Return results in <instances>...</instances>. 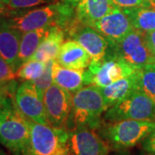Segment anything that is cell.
I'll use <instances>...</instances> for the list:
<instances>
[{"label":"cell","mask_w":155,"mask_h":155,"mask_svg":"<svg viewBox=\"0 0 155 155\" xmlns=\"http://www.w3.org/2000/svg\"><path fill=\"white\" fill-rule=\"evenodd\" d=\"M72 16V6L65 3H54L28 11H13L10 16L3 17V20L8 27L27 32L52 26L64 27Z\"/></svg>","instance_id":"1"},{"label":"cell","mask_w":155,"mask_h":155,"mask_svg":"<svg viewBox=\"0 0 155 155\" xmlns=\"http://www.w3.org/2000/svg\"><path fill=\"white\" fill-rule=\"evenodd\" d=\"M108 110L100 87L90 84L80 89L72 96V108L67 124L73 128L87 127L99 128L101 116Z\"/></svg>","instance_id":"2"},{"label":"cell","mask_w":155,"mask_h":155,"mask_svg":"<svg viewBox=\"0 0 155 155\" xmlns=\"http://www.w3.org/2000/svg\"><path fill=\"white\" fill-rule=\"evenodd\" d=\"M29 134V121L18 110L13 98L0 111V143L14 154L23 155Z\"/></svg>","instance_id":"3"},{"label":"cell","mask_w":155,"mask_h":155,"mask_svg":"<svg viewBox=\"0 0 155 155\" xmlns=\"http://www.w3.org/2000/svg\"><path fill=\"white\" fill-rule=\"evenodd\" d=\"M99 134L110 147L116 150H124L133 147L153 129L155 122L120 120L102 122Z\"/></svg>","instance_id":"4"},{"label":"cell","mask_w":155,"mask_h":155,"mask_svg":"<svg viewBox=\"0 0 155 155\" xmlns=\"http://www.w3.org/2000/svg\"><path fill=\"white\" fill-rule=\"evenodd\" d=\"M30 134L23 155H70L69 131L29 121Z\"/></svg>","instance_id":"5"},{"label":"cell","mask_w":155,"mask_h":155,"mask_svg":"<svg viewBox=\"0 0 155 155\" xmlns=\"http://www.w3.org/2000/svg\"><path fill=\"white\" fill-rule=\"evenodd\" d=\"M137 70L116 55L110 46L103 60L91 62L85 69V84L104 87L121 78L133 75Z\"/></svg>","instance_id":"6"},{"label":"cell","mask_w":155,"mask_h":155,"mask_svg":"<svg viewBox=\"0 0 155 155\" xmlns=\"http://www.w3.org/2000/svg\"><path fill=\"white\" fill-rule=\"evenodd\" d=\"M104 120H137L155 122V102L143 91L136 90L122 102L111 106L105 112Z\"/></svg>","instance_id":"7"},{"label":"cell","mask_w":155,"mask_h":155,"mask_svg":"<svg viewBox=\"0 0 155 155\" xmlns=\"http://www.w3.org/2000/svg\"><path fill=\"white\" fill-rule=\"evenodd\" d=\"M110 48L135 69L155 67V55L149 48L145 32L134 28L116 43H110Z\"/></svg>","instance_id":"8"},{"label":"cell","mask_w":155,"mask_h":155,"mask_svg":"<svg viewBox=\"0 0 155 155\" xmlns=\"http://www.w3.org/2000/svg\"><path fill=\"white\" fill-rule=\"evenodd\" d=\"M72 93L53 83L43 96L45 110L51 126L66 128L72 108Z\"/></svg>","instance_id":"9"},{"label":"cell","mask_w":155,"mask_h":155,"mask_svg":"<svg viewBox=\"0 0 155 155\" xmlns=\"http://www.w3.org/2000/svg\"><path fill=\"white\" fill-rule=\"evenodd\" d=\"M15 103L18 110L28 121L49 124L43 99L40 97L33 81H24L16 90Z\"/></svg>","instance_id":"10"},{"label":"cell","mask_w":155,"mask_h":155,"mask_svg":"<svg viewBox=\"0 0 155 155\" xmlns=\"http://www.w3.org/2000/svg\"><path fill=\"white\" fill-rule=\"evenodd\" d=\"M110 150V145L95 129L78 127L69 130L70 155H108Z\"/></svg>","instance_id":"11"},{"label":"cell","mask_w":155,"mask_h":155,"mask_svg":"<svg viewBox=\"0 0 155 155\" xmlns=\"http://www.w3.org/2000/svg\"><path fill=\"white\" fill-rule=\"evenodd\" d=\"M90 27L97 30L110 43L120 41L134 28L127 12L118 7Z\"/></svg>","instance_id":"12"},{"label":"cell","mask_w":155,"mask_h":155,"mask_svg":"<svg viewBox=\"0 0 155 155\" xmlns=\"http://www.w3.org/2000/svg\"><path fill=\"white\" fill-rule=\"evenodd\" d=\"M72 37L83 47L91 56L92 61L97 62L103 60L107 54L110 42L97 30L90 26L77 27L72 29Z\"/></svg>","instance_id":"13"},{"label":"cell","mask_w":155,"mask_h":155,"mask_svg":"<svg viewBox=\"0 0 155 155\" xmlns=\"http://www.w3.org/2000/svg\"><path fill=\"white\" fill-rule=\"evenodd\" d=\"M54 61L62 67L72 69H86L91 63V58L81 45L73 39L63 42Z\"/></svg>","instance_id":"14"},{"label":"cell","mask_w":155,"mask_h":155,"mask_svg":"<svg viewBox=\"0 0 155 155\" xmlns=\"http://www.w3.org/2000/svg\"><path fill=\"white\" fill-rule=\"evenodd\" d=\"M75 8L78 21L84 26H92L116 6L113 0H79Z\"/></svg>","instance_id":"15"},{"label":"cell","mask_w":155,"mask_h":155,"mask_svg":"<svg viewBox=\"0 0 155 155\" xmlns=\"http://www.w3.org/2000/svg\"><path fill=\"white\" fill-rule=\"evenodd\" d=\"M3 17H0V57L7 61L16 72L19 67L18 53L22 32L8 27Z\"/></svg>","instance_id":"16"},{"label":"cell","mask_w":155,"mask_h":155,"mask_svg":"<svg viewBox=\"0 0 155 155\" xmlns=\"http://www.w3.org/2000/svg\"><path fill=\"white\" fill-rule=\"evenodd\" d=\"M85 69H72L59 65L55 61L53 68L54 83L72 95L85 84Z\"/></svg>","instance_id":"17"},{"label":"cell","mask_w":155,"mask_h":155,"mask_svg":"<svg viewBox=\"0 0 155 155\" xmlns=\"http://www.w3.org/2000/svg\"><path fill=\"white\" fill-rule=\"evenodd\" d=\"M136 73V72H135ZM135 73L123 78L104 87H100L108 109L122 102L138 89Z\"/></svg>","instance_id":"18"},{"label":"cell","mask_w":155,"mask_h":155,"mask_svg":"<svg viewBox=\"0 0 155 155\" xmlns=\"http://www.w3.org/2000/svg\"><path fill=\"white\" fill-rule=\"evenodd\" d=\"M54 26L38 28L27 32H22L19 44L18 66L30 60L37 50L39 46L48 35Z\"/></svg>","instance_id":"19"},{"label":"cell","mask_w":155,"mask_h":155,"mask_svg":"<svg viewBox=\"0 0 155 155\" xmlns=\"http://www.w3.org/2000/svg\"><path fill=\"white\" fill-rule=\"evenodd\" d=\"M63 27L54 26L50 34L39 46L30 60L47 62L49 60H55L64 42Z\"/></svg>","instance_id":"20"},{"label":"cell","mask_w":155,"mask_h":155,"mask_svg":"<svg viewBox=\"0 0 155 155\" xmlns=\"http://www.w3.org/2000/svg\"><path fill=\"white\" fill-rule=\"evenodd\" d=\"M124 11L127 13L134 28L142 32L155 30V6H144Z\"/></svg>","instance_id":"21"},{"label":"cell","mask_w":155,"mask_h":155,"mask_svg":"<svg viewBox=\"0 0 155 155\" xmlns=\"http://www.w3.org/2000/svg\"><path fill=\"white\" fill-rule=\"evenodd\" d=\"M138 89L155 102V67L138 69L135 73Z\"/></svg>","instance_id":"22"},{"label":"cell","mask_w":155,"mask_h":155,"mask_svg":"<svg viewBox=\"0 0 155 155\" xmlns=\"http://www.w3.org/2000/svg\"><path fill=\"white\" fill-rule=\"evenodd\" d=\"M46 67V62L28 60L22 63L16 71V76L24 81H33L41 77Z\"/></svg>","instance_id":"23"},{"label":"cell","mask_w":155,"mask_h":155,"mask_svg":"<svg viewBox=\"0 0 155 155\" xmlns=\"http://www.w3.org/2000/svg\"><path fill=\"white\" fill-rule=\"evenodd\" d=\"M54 63V60H49L48 61H47L43 73L41 75V77L33 80V83L37 89L39 95L42 99L45 91L54 83V78H53Z\"/></svg>","instance_id":"24"},{"label":"cell","mask_w":155,"mask_h":155,"mask_svg":"<svg viewBox=\"0 0 155 155\" xmlns=\"http://www.w3.org/2000/svg\"><path fill=\"white\" fill-rule=\"evenodd\" d=\"M56 0H11L9 8L12 11L26 10L34 7L55 3Z\"/></svg>","instance_id":"25"},{"label":"cell","mask_w":155,"mask_h":155,"mask_svg":"<svg viewBox=\"0 0 155 155\" xmlns=\"http://www.w3.org/2000/svg\"><path fill=\"white\" fill-rule=\"evenodd\" d=\"M17 78L16 72L11 66L0 57V84H5L11 82Z\"/></svg>","instance_id":"26"},{"label":"cell","mask_w":155,"mask_h":155,"mask_svg":"<svg viewBox=\"0 0 155 155\" xmlns=\"http://www.w3.org/2000/svg\"><path fill=\"white\" fill-rule=\"evenodd\" d=\"M116 7L122 10H130L144 6H153L151 0H113Z\"/></svg>","instance_id":"27"},{"label":"cell","mask_w":155,"mask_h":155,"mask_svg":"<svg viewBox=\"0 0 155 155\" xmlns=\"http://www.w3.org/2000/svg\"><path fill=\"white\" fill-rule=\"evenodd\" d=\"M142 148L147 153L155 154V129L150 132L142 140Z\"/></svg>","instance_id":"28"},{"label":"cell","mask_w":155,"mask_h":155,"mask_svg":"<svg viewBox=\"0 0 155 155\" xmlns=\"http://www.w3.org/2000/svg\"><path fill=\"white\" fill-rule=\"evenodd\" d=\"M145 37L151 51L155 55V30L145 32Z\"/></svg>","instance_id":"29"},{"label":"cell","mask_w":155,"mask_h":155,"mask_svg":"<svg viewBox=\"0 0 155 155\" xmlns=\"http://www.w3.org/2000/svg\"><path fill=\"white\" fill-rule=\"evenodd\" d=\"M13 12L12 10L9 8V6L6 5L3 2L0 1V17H8Z\"/></svg>","instance_id":"30"},{"label":"cell","mask_w":155,"mask_h":155,"mask_svg":"<svg viewBox=\"0 0 155 155\" xmlns=\"http://www.w3.org/2000/svg\"><path fill=\"white\" fill-rule=\"evenodd\" d=\"M62 3H65V4H67L69 5L72 6L73 8H75L77 6L78 3L79 2V0H61Z\"/></svg>","instance_id":"31"},{"label":"cell","mask_w":155,"mask_h":155,"mask_svg":"<svg viewBox=\"0 0 155 155\" xmlns=\"http://www.w3.org/2000/svg\"><path fill=\"white\" fill-rule=\"evenodd\" d=\"M0 1L3 2L4 4H5L6 5L9 6V4H10V1H11V0H0Z\"/></svg>","instance_id":"32"},{"label":"cell","mask_w":155,"mask_h":155,"mask_svg":"<svg viewBox=\"0 0 155 155\" xmlns=\"http://www.w3.org/2000/svg\"><path fill=\"white\" fill-rule=\"evenodd\" d=\"M141 155H155V154H153V153H147V152H146V153H144L143 154H141Z\"/></svg>","instance_id":"33"},{"label":"cell","mask_w":155,"mask_h":155,"mask_svg":"<svg viewBox=\"0 0 155 155\" xmlns=\"http://www.w3.org/2000/svg\"><path fill=\"white\" fill-rule=\"evenodd\" d=\"M0 155H5V153H3V152L0 150Z\"/></svg>","instance_id":"34"},{"label":"cell","mask_w":155,"mask_h":155,"mask_svg":"<svg viewBox=\"0 0 155 155\" xmlns=\"http://www.w3.org/2000/svg\"><path fill=\"white\" fill-rule=\"evenodd\" d=\"M4 84H0V90H1V88L3 87V85H4Z\"/></svg>","instance_id":"35"},{"label":"cell","mask_w":155,"mask_h":155,"mask_svg":"<svg viewBox=\"0 0 155 155\" xmlns=\"http://www.w3.org/2000/svg\"><path fill=\"white\" fill-rule=\"evenodd\" d=\"M115 155H125V154H115Z\"/></svg>","instance_id":"36"}]
</instances>
